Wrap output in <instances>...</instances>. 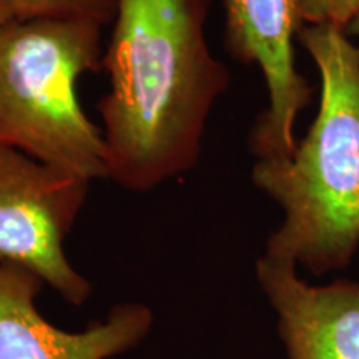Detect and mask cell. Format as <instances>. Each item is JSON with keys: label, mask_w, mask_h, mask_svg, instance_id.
<instances>
[{"label": "cell", "mask_w": 359, "mask_h": 359, "mask_svg": "<svg viewBox=\"0 0 359 359\" xmlns=\"http://www.w3.org/2000/svg\"><path fill=\"white\" fill-rule=\"evenodd\" d=\"M102 25L13 19L0 29V145L85 180H109L102 128L85 114L79 80L100 70Z\"/></svg>", "instance_id": "3"}, {"label": "cell", "mask_w": 359, "mask_h": 359, "mask_svg": "<svg viewBox=\"0 0 359 359\" xmlns=\"http://www.w3.org/2000/svg\"><path fill=\"white\" fill-rule=\"evenodd\" d=\"M359 13V0H302L303 24H327L348 29Z\"/></svg>", "instance_id": "9"}, {"label": "cell", "mask_w": 359, "mask_h": 359, "mask_svg": "<svg viewBox=\"0 0 359 359\" xmlns=\"http://www.w3.org/2000/svg\"><path fill=\"white\" fill-rule=\"evenodd\" d=\"M212 0H116L97 103L109 180L147 193L198 163L230 70L206 40Z\"/></svg>", "instance_id": "1"}, {"label": "cell", "mask_w": 359, "mask_h": 359, "mask_svg": "<svg viewBox=\"0 0 359 359\" xmlns=\"http://www.w3.org/2000/svg\"><path fill=\"white\" fill-rule=\"evenodd\" d=\"M15 17V11H13L11 0H0V29H4Z\"/></svg>", "instance_id": "10"}, {"label": "cell", "mask_w": 359, "mask_h": 359, "mask_svg": "<svg viewBox=\"0 0 359 359\" xmlns=\"http://www.w3.org/2000/svg\"><path fill=\"white\" fill-rule=\"evenodd\" d=\"M298 43L320 74V109L291 154L257 158L251 182L283 210L264 257L323 275L359 248V47L327 24H303Z\"/></svg>", "instance_id": "2"}, {"label": "cell", "mask_w": 359, "mask_h": 359, "mask_svg": "<svg viewBox=\"0 0 359 359\" xmlns=\"http://www.w3.org/2000/svg\"><path fill=\"white\" fill-rule=\"evenodd\" d=\"M43 281L0 259V359H110L142 343L154 326L147 304H116L82 331L53 326L40 313Z\"/></svg>", "instance_id": "6"}, {"label": "cell", "mask_w": 359, "mask_h": 359, "mask_svg": "<svg viewBox=\"0 0 359 359\" xmlns=\"http://www.w3.org/2000/svg\"><path fill=\"white\" fill-rule=\"evenodd\" d=\"M17 19H83L105 27L114 22L116 0H11Z\"/></svg>", "instance_id": "8"}, {"label": "cell", "mask_w": 359, "mask_h": 359, "mask_svg": "<svg viewBox=\"0 0 359 359\" xmlns=\"http://www.w3.org/2000/svg\"><path fill=\"white\" fill-rule=\"evenodd\" d=\"M224 43L233 58L257 65L268 107L250 133L257 158L288 155L296 147V120L313 87L296 67L294 42L303 27L302 0H223Z\"/></svg>", "instance_id": "5"}, {"label": "cell", "mask_w": 359, "mask_h": 359, "mask_svg": "<svg viewBox=\"0 0 359 359\" xmlns=\"http://www.w3.org/2000/svg\"><path fill=\"white\" fill-rule=\"evenodd\" d=\"M346 32L349 37H359V13L351 20V24L348 25Z\"/></svg>", "instance_id": "11"}, {"label": "cell", "mask_w": 359, "mask_h": 359, "mask_svg": "<svg viewBox=\"0 0 359 359\" xmlns=\"http://www.w3.org/2000/svg\"><path fill=\"white\" fill-rule=\"evenodd\" d=\"M257 278L290 359H359V283L311 286L294 264L264 255Z\"/></svg>", "instance_id": "7"}, {"label": "cell", "mask_w": 359, "mask_h": 359, "mask_svg": "<svg viewBox=\"0 0 359 359\" xmlns=\"http://www.w3.org/2000/svg\"><path fill=\"white\" fill-rule=\"evenodd\" d=\"M90 185V180L0 145V259L32 271L72 306H82L93 291L65 253Z\"/></svg>", "instance_id": "4"}]
</instances>
